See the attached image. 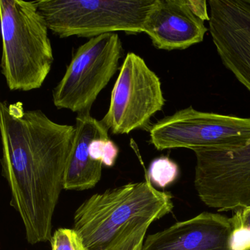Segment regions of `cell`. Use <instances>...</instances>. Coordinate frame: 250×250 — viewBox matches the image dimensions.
<instances>
[{"mask_svg":"<svg viewBox=\"0 0 250 250\" xmlns=\"http://www.w3.org/2000/svg\"><path fill=\"white\" fill-rule=\"evenodd\" d=\"M150 142L158 150H235L250 144V118L201 112L188 106L153 124Z\"/></svg>","mask_w":250,"mask_h":250,"instance_id":"cell-5","label":"cell"},{"mask_svg":"<svg viewBox=\"0 0 250 250\" xmlns=\"http://www.w3.org/2000/svg\"><path fill=\"white\" fill-rule=\"evenodd\" d=\"M52 250H90L80 234L73 228H59L50 241Z\"/></svg>","mask_w":250,"mask_h":250,"instance_id":"cell-17","label":"cell"},{"mask_svg":"<svg viewBox=\"0 0 250 250\" xmlns=\"http://www.w3.org/2000/svg\"><path fill=\"white\" fill-rule=\"evenodd\" d=\"M75 136L63 178V189L84 191L100 181L102 167L89 155V145L96 138H109V129L90 112L79 114L76 118Z\"/></svg>","mask_w":250,"mask_h":250,"instance_id":"cell-12","label":"cell"},{"mask_svg":"<svg viewBox=\"0 0 250 250\" xmlns=\"http://www.w3.org/2000/svg\"><path fill=\"white\" fill-rule=\"evenodd\" d=\"M209 29L227 69L250 93V0H209Z\"/></svg>","mask_w":250,"mask_h":250,"instance_id":"cell-9","label":"cell"},{"mask_svg":"<svg viewBox=\"0 0 250 250\" xmlns=\"http://www.w3.org/2000/svg\"><path fill=\"white\" fill-rule=\"evenodd\" d=\"M1 68L12 91L40 88L54 62L49 26L36 1L1 0Z\"/></svg>","mask_w":250,"mask_h":250,"instance_id":"cell-2","label":"cell"},{"mask_svg":"<svg viewBox=\"0 0 250 250\" xmlns=\"http://www.w3.org/2000/svg\"><path fill=\"white\" fill-rule=\"evenodd\" d=\"M229 250H250V206L234 211Z\"/></svg>","mask_w":250,"mask_h":250,"instance_id":"cell-15","label":"cell"},{"mask_svg":"<svg viewBox=\"0 0 250 250\" xmlns=\"http://www.w3.org/2000/svg\"><path fill=\"white\" fill-rule=\"evenodd\" d=\"M179 167L167 156H160L152 161L146 175L153 185L166 188L179 176Z\"/></svg>","mask_w":250,"mask_h":250,"instance_id":"cell-14","label":"cell"},{"mask_svg":"<svg viewBox=\"0 0 250 250\" xmlns=\"http://www.w3.org/2000/svg\"><path fill=\"white\" fill-rule=\"evenodd\" d=\"M2 176L29 244L50 241L75 127L54 122L18 102L0 104Z\"/></svg>","mask_w":250,"mask_h":250,"instance_id":"cell-1","label":"cell"},{"mask_svg":"<svg viewBox=\"0 0 250 250\" xmlns=\"http://www.w3.org/2000/svg\"><path fill=\"white\" fill-rule=\"evenodd\" d=\"M194 154V187L206 206L219 212L250 206V144L235 150Z\"/></svg>","mask_w":250,"mask_h":250,"instance_id":"cell-8","label":"cell"},{"mask_svg":"<svg viewBox=\"0 0 250 250\" xmlns=\"http://www.w3.org/2000/svg\"><path fill=\"white\" fill-rule=\"evenodd\" d=\"M208 30L204 21L193 14L187 0H156L144 33L156 49L172 51L201 43Z\"/></svg>","mask_w":250,"mask_h":250,"instance_id":"cell-11","label":"cell"},{"mask_svg":"<svg viewBox=\"0 0 250 250\" xmlns=\"http://www.w3.org/2000/svg\"><path fill=\"white\" fill-rule=\"evenodd\" d=\"M89 155L93 160L100 162L107 167L115 165L119 149L109 138L94 139L89 145Z\"/></svg>","mask_w":250,"mask_h":250,"instance_id":"cell-16","label":"cell"},{"mask_svg":"<svg viewBox=\"0 0 250 250\" xmlns=\"http://www.w3.org/2000/svg\"><path fill=\"white\" fill-rule=\"evenodd\" d=\"M172 195L159 191L146 175L143 182L129 183L83 202L74 213V229L90 250H104L130 222L159 220L169 214Z\"/></svg>","mask_w":250,"mask_h":250,"instance_id":"cell-3","label":"cell"},{"mask_svg":"<svg viewBox=\"0 0 250 250\" xmlns=\"http://www.w3.org/2000/svg\"><path fill=\"white\" fill-rule=\"evenodd\" d=\"M230 217L205 211L147 235L142 250H229Z\"/></svg>","mask_w":250,"mask_h":250,"instance_id":"cell-10","label":"cell"},{"mask_svg":"<svg viewBox=\"0 0 250 250\" xmlns=\"http://www.w3.org/2000/svg\"><path fill=\"white\" fill-rule=\"evenodd\" d=\"M124 48L116 33L91 38L73 55L62 80L52 91L57 109L90 112L98 96L118 68Z\"/></svg>","mask_w":250,"mask_h":250,"instance_id":"cell-6","label":"cell"},{"mask_svg":"<svg viewBox=\"0 0 250 250\" xmlns=\"http://www.w3.org/2000/svg\"><path fill=\"white\" fill-rule=\"evenodd\" d=\"M165 104L159 77L141 57L130 52L120 69L109 109L102 121L112 134H128L147 128Z\"/></svg>","mask_w":250,"mask_h":250,"instance_id":"cell-7","label":"cell"},{"mask_svg":"<svg viewBox=\"0 0 250 250\" xmlns=\"http://www.w3.org/2000/svg\"><path fill=\"white\" fill-rule=\"evenodd\" d=\"M156 0H39L49 30L61 39L93 38L114 32L144 33Z\"/></svg>","mask_w":250,"mask_h":250,"instance_id":"cell-4","label":"cell"},{"mask_svg":"<svg viewBox=\"0 0 250 250\" xmlns=\"http://www.w3.org/2000/svg\"><path fill=\"white\" fill-rule=\"evenodd\" d=\"M154 222L152 219L132 221L104 250H142L147 229Z\"/></svg>","mask_w":250,"mask_h":250,"instance_id":"cell-13","label":"cell"},{"mask_svg":"<svg viewBox=\"0 0 250 250\" xmlns=\"http://www.w3.org/2000/svg\"><path fill=\"white\" fill-rule=\"evenodd\" d=\"M188 6L193 14L203 21L210 20L208 12L207 1L206 0H187Z\"/></svg>","mask_w":250,"mask_h":250,"instance_id":"cell-18","label":"cell"}]
</instances>
